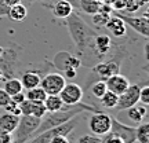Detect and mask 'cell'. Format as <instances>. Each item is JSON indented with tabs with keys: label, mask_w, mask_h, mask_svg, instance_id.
<instances>
[{
	"label": "cell",
	"mask_w": 149,
	"mask_h": 143,
	"mask_svg": "<svg viewBox=\"0 0 149 143\" xmlns=\"http://www.w3.org/2000/svg\"><path fill=\"white\" fill-rule=\"evenodd\" d=\"M74 10V7L70 4L68 0H57L51 7V11L55 18L58 19H65L66 17H69L72 14V11Z\"/></svg>",
	"instance_id": "ac0fdd59"
},
{
	"label": "cell",
	"mask_w": 149,
	"mask_h": 143,
	"mask_svg": "<svg viewBox=\"0 0 149 143\" xmlns=\"http://www.w3.org/2000/svg\"><path fill=\"white\" fill-rule=\"evenodd\" d=\"M33 3H35V0H22L21 1V4H24L25 7H31Z\"/></svg>",
	"instance_id": "60d3db41"
},
{
	"label": "cell",
	"mask_w": 149,
	"mask_h": 143,
	"mask_svg": "<svg viewBox=\"0 0 149 143\" xmlns=\"http://www.w3.org/2000/svg\"><path fill=\"white\" fill-rule=\"evenodd\" d=\"M116 15L119 18H122V21L126 25H128L131 29H134L138 35L144 37L149 36V21L146 14L144 17H133L128 15V14H124V12H116Z\"/></svg>",
	"instance_id": "7c38bea8"
},
{
	"label": "cell",
	"mask_w": 149,
	"mask_h": 143,
	"mask_svg": "<svg viewBox=\"0 0 149 143\" xmlns=\"http://www.w3.org/2000/svg\"><path fill=\"white\" fill-rule=\"evenodd\" d=\"M4 109L7 110V113H11V114H14V116H17V117H19V116H22V113H21V109H19V106L18 105H15L14 102H8L7 105L4 106Z\"/></svg>",
	"instance_id": "4dcf8cb0"
},
{
	"label": "cell",
	"mask_w": 149,
	"mask_h": 143,
	"mask_svg": "<svg viewBox=\"0 0 149 143\" xmlns=\"http://www.w3.org/2000/svg\"><path fill=\"white\" fill-rule=\"evenodd\" d=\"M139 91H141V85L130 84L127 90L119 95V98H117V105H116V107H115V110L116 111L127 110L130 107L135 106L137 103H139Z\"/></svg>",
	"instance_id": "9c48e42d"
},
{
	"label": "cell",
	"mask_w": 149,
	"mask_h": 143,
	"mask_svg": "<svg viewBox=\"0 0 149 143\" xmlns=\"http://www.w3.org/2000/svg\"><path fill=\"white\" fill-rule=\"evenodd\" d=\"M61 101L64 102V105H76L81 102L83 96H84V91L76 83H69L65 84L64 88L61 90V92L58 94Z\"/></svg>",
	"instance_id": "4fadbf2b"
},
{
	"label": "cell",
	"mask_w": 149,
	"mask_h": 143,
	"mask_svg": "<svg viewBox=\"0 0 149 143\" xmlns=\"http://www.w3.org/2000/svg\"><path fill=\"white\" fill-rule=\"evenodd\" d=\"M146 1H148V0H141V6H142V4H145Z\"/></svg>",
	"instance_id": "7bdbcfd3"
},
{
	"label": "cell",
	"mask_w": 149,
	"mask_h": 143,
	"mask_svg": "<svg viewBox=\"0 0 149 143\" xmlns=\"http://www.w3.org/2000/svg\"><path fill=\"white\" fill-rule=\"evenodd\" d=\"M107 91H108V88H107V84H105V81H104V80L94 81V83L90 85L91 95L94 96V98H97V99H100V98H101Z\"/></svg>",
	"instance_id": "83f0119b"
},
{
	"label": "cell",
	"mask_w": 149,
	"mask_h": 143,
	"mask_svg": "<svg viewBox=\"0 0 149 143\" xmlns=\"http://www.w3.org/2000/svg\"><path fill=\"white\" fill-rule=\"evenodd\" d=\"M7 17L14 22H22L28 17V7H25V6L21 4V3H19V4H15V6H11Z\"/></svg>",
	"instance_id": "44dd1931"
},
{
	"label": "cell",
	"mask_w": 149,
	"mask_h": 143,
	"mask_svg": "<svg viewBox=\"0 0 149 143\" xmlns=\"http://www.w3.org/2000/svg\"><path fill=\"white\" fill-rule=\"evenodd\" d=\"M97 1H102V0H97Z\"/></svg>",
	"instance_id": "f6af8a7d"
},
{
	"label": "cell",
	"mask_w": 149,
	"mask_h": 143,
	"mask_svg": "<svg viewBox=\"0 0 149 143\" xmlns=\"http://www.w3.org/2000/svg\"><path fill=\"white\" fill-rule=\"evenodd\" d=\"M42 74L40 72H36V70H28V72H24L21 76V81L24 90H31V88H35V87H39L40 85V80H42Z\"/></svg>",
	"instance_id": "e0dca14e"
},
{
	"label": "cell",
	"mask_w": 149,
	"mask_h": 143,
	"mask_svg": "<svg viewBox=\"0 0 149 143\" xmlns=\"http://www.w3.org/2000/svg\"><path fill=\"white\" fill-rule=\"evenodd\" d=\"M112 48H113V43H112L111 36H108V35H95L94 39L91 40V43L88 44V47L84 50V53L90 51L91 54H94L93 58L95 61H104L105 57L109 55Z\"/></svg>",
	"instance_id": "8992f818"
},
{
	"label": "cell",
	"mask_w": 149,
	"mask_h": 143,
	"mask_svg": "<svg viewBox=\"0 0 149 143\" xmlns=\"http://www.w3.org/2000/svg\"><path fill=\"white\" fill-rule=\"evenodd\" d=\"M117 98H119V96H117L116 94H113L111 91H107V92L100 98L101 107H104V109H115L117 105Z\"/></svg>",
	"instance_id": "484cf974"
},
{
	"label": "cell",
	"mask_w": 149,
	"mask_h": 143,
	"mask_svg": "<svg viewBox=\"0 0 149 143\" xmlns=\"http://www.w3.org/2000/svg\"><path fill=\"white\" fill-rule=\"evenodd\" d=\"M40 1H42L44 6H47L48 8H51V7H53V4L57 1V0H40Z\"/></svg>",
	"instance_id": "ab89813d"
},
{
	"label": "cell",
	"mask_w": 149,
	"mask_h": 143,
	"mask_svg": "<svg viewBox=\"0 0 149 143\" xmlns=\"http://www.w3.org/2000/svg\"><path fill=\"white\" fill-rule=\"evenodd\" d=\"M148 114V109L145 105H135V106L127 109V117L130 121L135 122V124H141L144 121V118Z\"/></svg>",
	"instance_id": "ffe728a7"
},
{
	"label": "cell",
	"mask_w": 149,
	"mask_h": 143,
	"mask_svg": "<svg viewBox=\"0 0 149 143\" xmlns=\"http://www.w3.org/2000/svg\"><path fill=\"white\" fill-rule=\"evenodd\" d=\"M127 1L128 0H113L112 1V8L113 10H117L119 12H123L126 6H127Z\"/></svg>",
	"instance_id": "1f68e13d"
},
{
	"label": "cell",
	"mask_w": 149,
	"mask_h": 143,
	"mask_svg": "<svg viewBox=\"0 0 149 143\" xmlns=\"http://www.w3.org/2000/svg\"><path fill=\"white\" fill-rule=\"evenodd\" d=\"M77 124H79V121H77V116H76L73 118H70L69 121L58 125V127L50 128L47 131L37 133L33 138L29 139L26 143H48L50 139H53L54 136H68L69 133L73 132V129L77 127Z\"/></svg>",
	"instance_id": "277c9868"
},
{
	"label": "cell",
	"mask_w": 149,
	"mask_h": 143,
	"mask_svg": "<svg viewBox=\"0 0 149 143\" xmlns=\"http://www.w3.org/2000/svg\"><path fill=\"white\" fill-rule=\"evenodd\" d=\"M135 140L138 143H149V125L148 122H141L135 128Z\"/></svg>",
	"instance_id": "4316f807"
},
{
	"label": "cell",
	"mask_w": 149,
	"mask_h": 143,
	"mask_svg": "<svg viewBox=\"0 0 149 143\" xmlns=\"http://www.w3.org/2000/svg\"><path fill=\"white\" fill-rule=\"evenodd\" d=\"M0 143H13V133L0 132Z\"/></svg>",
	"instance_id": "d590c367"
},
{
	"label": "cell",
	"mask_w": 149,
	"mask_h": 143,
	"mask_svg": "<svg viewBox=\"0 0 149 143\" xmlns=\"http://www.w3.org/2000/svg\"><path fill=\"white\" fill-rule=\"evenodd\" d=\"M40 125V118L33 116H19L18 125L14 131L13 143H26Z\"/></svg>",
	"instance_id": "3957f363"
},
{
	"label": "cell",
	"mask_w": 149,
	"mask_h": 143,
	"mask_svg": "<svg viewBox=\"0 0 149 143\" xmlns=\"http://www.w3.org/2000/svg\"><path fill=\"white\" fill-rule=\"evenodd\" d=\"M105 28H107L108 30H109L115 37H123L126 35V32H127L126 23H124V22L122 21V18H119L116 14L109 17V19H108Z\"/></svg>",
	"instance_id": "2e32d148"
},
{
	"label": "cell",
	"mask_w": 149,
	"mask_h": 143,
	"mask_svg": "<svg viewBox=\"0 0 149 143\" xmlns=\"http://www.w3.org/2000/svg\"><path fill=\"white\" fill-rule=\"evenodd\" d=\"M10 99H11V102H14L15 105H21L22 102L25 101L26 98H25V94H24V91L22 92H18V94H15V95H13V96H10Z\"/></svg>",
	"instance_id": "e575fe53"
},
{
	"label": "cell",
	"mask_w": 149,
	"mask_h": 143,
	"mask_svg": "<svg viewBox=\"0 0 149 143\" xmlns=\"http://www.w3.org/2000/svg\"><path fill=\"white\" fill-rule=\"evenodd\" d=\"M101 143H102V142H101Z\"/></svg>",
	"instance_id": "bcb514c9"
},
{
	"label": "cell",
	"mask_w": 149,
	"mask_h": 143,
	"mask_svg": "<svg viewBox=\"0 0 149 143\" xmlns=\"http://www.w3.org/2000/svg\"><path fill=\"white\" fill-rule=\"evenodd\" d=\"M66 84V80L61 73H47L40 80V87L47 95H58Z\"/></svg>",
	"instance_id": "30bf717a"
},
{
	"label": "cell",
	"mask_w": 149,
	"mask_h": 143,
	"mask_svg": "<svg viewBox=\"0 0 149 143\" xmlns=\"http://www.w3.org/2000/svg\"><path fill=\"white\" fill-rule=\"evenodd\" d=\"M101 138H98V136H95V135H83V136H80L77 140H76V143H101Z\"/></svg>",
	"instance_id": "f1b7e54d"
},
{
	"label": "cell",
	"mask_w": 149,
	"mask_h": 143,
	"mask_svg": "<svg viewBox=\"0 0 149 143\" xmlns=\"http://www.w3.org/2000/svg\"><path fill=\"white\" fill-rule=\"evenodd\" d=\"M51 65H53V68H55L61 74L69 69L79 70L80 68L83 66L81 58L77 57V55H73V54L68 53V51H59V53L55 54L53 61H51Z\"/></svg>",
	"instance_id": "52a82bcc"
},
{
	"label": "cell",
	"mask_w": 149,
	"mask_h": 143,
	"mask_svg": "<svg viewBox=\"0 0 149 143\" xmlns=\"http://www.w3.org/2000/svg\"><path fill=\"white\" fill-rule=\"evenodd\" d=\"M19 109H21V113L24 116H33L40 118V120L47 113V110H46V107H44V105L42 102H32V101H28V99H25L19 105Z\"/></svg>",
	"instance_id": "9a60e30c"
},
{
	"label": "cell",
	"mask_w": 149,
	"mask_h": 143,
	"mask_svg": "<svg viewBox=\"0 0 149 143\" xmlns=\"http://www.w3.org/2000/svg\"><path fill=\"white\" fill-rule=\"evenodd\" d=\"M112 50H113V54L109 55V58L100 61L98 64L91 66V72L87 76V79H86V84L83 87V91L90 88V85L94 81H98V80H104L105 81L108 77H111V76L116 73H120V65H122V61L126 57L127 51L122 46H117V47L112 48Z\"/></svg>",
	"instance_id": "6da1fadb"
},
{
	"label": "cell",
	"mask_w": 149,
	"mask_h": 143,
	"mask_svg": "<svg viewBox=\"0 0 149 143\" xmlns=\"http://www.w3.org/2000/svg\"><path fill=\"white\" fill-rule=\"evenodd\" d=\"M43 105L46 107L47 113H53V111L59 110L61 107L64 106V102L61 101L59 95H47V98L43 102Z\"/></svg>",
	"instance_id": "603a6c76"
},
{
	"label": "cell",
	"mask_w": 149,
	"mask_h": 143,
	"mask_svg": "<svg viewBox=\"0 0 149 143\" xmlns=\"http://www.w3.org/2000/svg\"><path fill=\"white\" fill-rule=\"evenodd\" d=\"M3 90H4L10 96H13V95H15V94H18V92H22V91H24V87H22L19 79L13 77V79H8L4 81Z\"/></svg>",
	"instance_id": "cb8c5ba5"
},
{
	"label": "cell",
	"mask_w": 149,
	"mask_h": 143,
	"mask_svg": "<svg viewBox=\"0 0 149 143\" xmlns=\"http://www.w3.org/2000/svg\"><path fill=\"white\" fill-rule=\"evenodd\" d=\"M111 118L112 116L104 113V111H97L91 113V117L88 120V128L95 136H104L109 132L111 129Z\"/></svg>",
	"instance_id": "ba28073f"
},
{
	"label": "cell",
	"mask_w": 149,
	"mask_h": 143,
	"mask_svg": "<svg viewBox=\"0 0 149 143\" xmlns=\"http://www.w3.org/2000/svg\"><path fill=\"white\" fill-rule=\"evenodd\" d=\"M102 143H123V140L120 138L115 136L113 133L108 132L107 135H104V139H101Z\"/></svg>",
	"instance_id": "d6a6232c"
},
{
	"label": "cell",
	"mask_w": 149,
	"mask_h": 143,
	"mask_svg": "<svg viewBox=\"0 0 149 143\" xmlns=\"http://www.w3.org/2000/svg\"><path fill=\"white\" fill-rule=\"evenodd\" d=\"M19 64V55L17 48L14 47H3L0 54V73L3 74L4 80L17 77Z\"/></svg>",
	"instance_id": "5b68a950"
},
{
	"label": "cell",
	"mask_w": 149,
	"mask_h": 143,
	"mask_svg": "<svg viewBox=\"0 0 149 143\" xmlns=\"http://www.w3.org/2000/svg\"><path fill=\"white\" fill-rule=\"evenodd\" d=\"M18 120H19V117L7 113V111L4 114H0V132L13 133L18 125Z\"/></svg>",
	"instance_id": "d6986e66"
},
{
	"label": "cell",
	"mask_w": 149,
	"mask_h": 143,
	"mask_svg": "<svg viewBox=\"0 0 149 143\" xmlns=\"http://www.w3.org/2000/svg\"><path fill=\"white\" fill-rule=\"evenodd\" d=\"M111 129L109 132L115 136L120 138L123 143H135V127H130L127 124H123L119 118L112 117L111 118Z\"/></svg>",
	"instance_id": "8fae6325"
},
{
	"label": "cell",
	"mask_w": 149,
	"mask_h": 143,
	"mask_svg": "<svg viewBox=\"0 0 149 143\" xmlns=\"http://www.w3.org/2000/svg\"><path fill=\"white\" fill-rule=\"evenodd\" d=\"M25 98L28 101L32 102H44V99L47 98V94L46 91L43 90L42 87H35V88H31V90H26V94H25Z\"/></svg>",
	"instance_id": "d4e9b609"
},
{
	"label": "cell",
	"mask_w": 149,
	"mask_h": 143,
	"mask_svg": "<svg viewBox=\"0 0 149 143\" xmlns=\"http://www.w3.org/2000/svg\"><path fill=\"white\" fill-rule=\"evenodd\" d=\"M139 102L142 105H145V106L149 105V87L148 85L141 87V91H139Z\"/></svg>",
	"instance_id": "f546056e"
},
{
	"label": "cell",
	"mask_w": 149,
	"mask_h": 143,
	"mask_svg": "<svg viewBox=\"0 0 149 143\" xmlns=\"http://www.w3.org/2000/svg\"><path fill=\"white\" fill-rule=\"evenodd\" d=\"M48 143H70L68 140V136H54L53 139H50Z\"/></svg>",
	"instance_id": "74e56055"
},
{
	"label": "cell",
	"mask_w": 149,
	"mask_h": 143,
	"mask_svg": "<svg viewBox=\"0 0 149 143\" xmlns=\"http://www.w3.org/2000/svg\"><path fill=\"white\" fill-rule=\"evenodd\" d=\"M8 10H10V7L4 3V0H0V18L1 17H7Z\"/></svg>",
	"instance_id": "8d00e7d4"
},
{
	"label": "cell",
	"mask_w": 149,
	"mask_h": 143,
	"mask_svg": "<svg viewBox=\"0 0 149 143\" xmlns=\"http://www.w3.org/2000/svg\"><path fill=\"white\" fill-rule=\"evenodd\" d=\"M21 1H22V0H4V3L8 6V7H11V6H15V4H19Z\"/></svg>",
	"instance_id": "f35d334b"
},
{
	"label": "cell",
	"mask_w": 149,
	"mask_h": 143,
	"mask_svg": "<svg viewBox=\"0 0 149 143\" xmlns=\"http://www.w3.org/2000/svg\"><path fill=\"white\" fill-rule=\"evenodd\" d=\"M10 101H11L10 95H8L3 88H0V107H4Z\"/></svg>",
	"instance_id": "836d02e7"
},
{
	"label": "cell",
	"mask_w": 149,
	"mask_h": 143,
	"mask_svg": "<svg viewBox=\"0 0 149 143\" xmlns=\"http://www.w3.org/2000/svg\"><path fill=\"white\" fill-rule=\"evenodd\" d=\"M101 4L102 1H97V0H77V7L88 15L97 14L101 8Z\"/></svg>",
	"instance_id": "7402d4cb"
},
{
	"label": "cell",
	"mask_w": 149,
	"mask_h": 143,
	"mask_svg": "<svg viewBox=\"0 0 149 143\" xmlns=\"http://www.w3.org/2000/svg\"><path fill=\"white\" fill-rule=\"evenodd\" d=\"M6 80H4V77H3V74L0 73V83H4Z\"/></svg>",
	"instance_id": "b9f144b4"
},
{
	"label": "cell",
	"mask_w": 149,
	"mask_h": 143,
	"mask_svg": "<svg viewBox=\"0 0 149 143\" xmlns=\"http://www.w3.org/2000/svg\"><path fill=\"white\" fill-rule=\"evenodd\" d=\"M65 26L68 29V33H69L79 55H81L86 48L88 47L91 40L94 39L95 32L93 30V28L90 25L86 23L84 19L74 10L72 11V14L69 17L65 18Z\"/></svg>",
	"instance_id": "7a4b0ae2"
},
{
	"label": "cell",
	"mask_w": 149,
	"mask_h": 143,
	"mask_svg": "<svg viewBox=\"0 0 149 143\" xmlns=\"http://www.w3.org/2000/svg\"><path fill=\"white\" fill-rule=\"evenodd\" d=\"M1 51H3V47H1V46H0V54H1Z\"/></svg>",
	"instance_id": "ee69618b"
},
{
	"label": "cell",
	"mask_w": 149,
	"mask_h": 143,
	"mask_svg": "<svg viewBox=\"0 0 149 143\" xmlns=\"http://www.w3.org/2000/svg\"><path fill=\"white\" fill-rule=\"evenodd\" d=\"M105 84H107V88L108 91H111L113 94H116L117 96L123 94L124 91L128 88V85H130V81L126 76H123L120 73H116L111 76V77H108L105 80Z\"/></svg>",
	"instance_id": "5bb4252c"
}]
</instances>
